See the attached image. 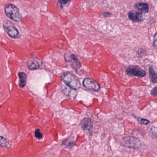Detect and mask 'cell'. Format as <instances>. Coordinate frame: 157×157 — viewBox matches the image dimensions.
<instances>
[{
  "label": "cell",
  "mask_w": 157,
  "mask_h": 157,
  "mask_svg": "<svg viewBox=\"0 0 157 157\" xmlns=\"http://www.w3.org/2000/svg\"><path fill=\"white\" fill-rule=\"evenodd\" d=\"M62 80L70 88L73 90L79 89L81 84L79 79L73 74L69 72H65L62 75Z\"/></svg>",
  "instance_id": "1"
},
{
  "label": "cell",
  "mask_w": 157,
  "mask_h": 157,
  "mask_svg": "<svg viewBox=\"0 0 157 157\" xmlns=\"http://www.w3.org/2000/svg\"><path fill=\"white\" fill-rule=\"evenodd\" d=\"M4 9L6 15L9 19L17 22L21 20L22 16L15 5L12 4H8L5 7Z\"/></svg>",
  "instance_id": "2"
},
{
  "label": "cell",
  "mask_w": 157,
  "mask_h": 157,
  "mask_svg": "<svg viewBox=\"0 0 157 157\" xmlns=\"http://www.w3.org/2000/svg\"><path fill=\"white\" fill-rule=\"evenodd\" d=\"M121 144L124 147L131 149H137L142 146L139 139L132 136L124 137L122 140Z\"/></svg>",
  "instance_id": "3"
},
{
  "label": "cell",
  "mask_w": 157,
  "mask_h": 157,
  "mask_svg": "<svg viewBox=\"0 0 157 157\" xmlns=\"http://www.w3.org/2000/svg\"><path fill=\"white\" fill-rule=\"evenodd\" d=\"M3 28L7 34L12 38H18L20 36L19 31L16 28L13 23L9 20H5L3 22Z\"/></svg>",
  "instance_id": "4"
},
{
  "label": "cell",
  "mask_w": 157,
  "mask_h": 157,
  "mask_svg": "<svg viewBox=\"0 0 157 157\" xmlns=\"http://www.w3.org/2000/svg\"><path fill=\"white\" fill-rule=\"evenodd\" d=\"M125 73L128 76L139 78H142L146 76V71L138 66H129L126 69Z\"/></svg>",
  "instance_id": "5"
},
{
  "label": "cell",
  "mask_w": 157,
  "mask_h": 157,
  "mask_svg": "<svg viewBox=\"0 0 157 157\" xmlns=\"http://www.w3.org/2000/svg\"><path fill=\"white\" fill-rule=\"evenodd\" d=\"M84 87L86 88L92 90L93 91L97 92L99 91L100 89V85L95 80L92 78H85L82 82Z\"/></svg>",
  "instance_id": "6"
},
{
  "label": "cell",
  "mask_w": 157,
  "mask_h": 157,
  "mask_svg": "<svg viewBox=\"0 0 157 157\" xmlns=\"http://www.w3.org/2000/svg\"><path fill=\"white\" fill-rule=\"evenodd\" d=\"M129 18L133 22H141L143 20L142 13L139 11L131 10L128 13Z\"/></svg>",
  "instance_id": "7"
},
{
  "label": "cell",
  "mask_w": 157,
  "mask_h": 157,
  "mask_svg": "<svg viewBox=\"0 0 157 157\" xmlns=\"http://www.w3.org/2000/svg\"><path fill=\"white\" fill-rule=\"evenodd\" d=\"M42 64L41 59L37 58L29 59L27 62V66L28 69L30 70H35L40 67Z\"/></svg>",
  "instance_id": "8"
},
{
  "label": "cell",
  "mask_w": 157,
  "mask_h": 157,
  "mask_svg": "<svg viewBox=\"0 0 157 157\" xmlns=\"http://www.w3.org/2000/svg\"><path fill=\"white\" fill-rule=\"evenodd\" d=\"M81 123L84 130L91 134L93 130V123L91 120L89 118H85L82 120Z\"/></svg>",
  "instance_id": "9"
},
{
  "label": "cell",
  "mask_w": 157,
  "mask_h": 157,
  "mask_svg": "<svg viewBox=\"0 0 157 157\" xmlns=\"http://www.w3.org/2000/svg\"><path fill=\"white\" fill-rule=\"evenodd\" d=\"M135 7L138 11L142 14H147L149 12V5L146 2H137Z\"/></svg>",
  "instance_id": "10"
},
{
  "label": "cell",
  "mask_w": 157,
  "mask_h": 157,
  "mask_svg": "<svg viewBox=\"0 0 157 157\" xmlns=\"http://www.w3.org/2000/svg\"><path fill=\"white\" fill-rule=\"evenodd\" d=\"M68 62H70L71 67H73L76 70L80 68L81 66L78 58L74 55H71L70 56Z\"/></svg>",
  "instance_id": "11"
},
{
  "label": "cell",
  "mask_w": 157,
  "mask_h": 157,
  "mask_svg": "<svg viewBox=\"0 0 157 157\" xmlns=\"http://www.w3.org/2000/svg\"><path fill=\"white\" fill-rule=\"evenodd\" d=\"M149 76L151 81L153 84H157V73L152 66L149 68Z\"/></svg>",
  "instance_id": "12"
},
{
  "label": "cell",
  "mask_w": 157,
  "mask_h": 157,
  "mask_svg": "<svg viewBox=\"0 0 157 157\" xmlns=\"http://www.w3.org/2000/svg\"><path fill=\"white\" fill-rule=\"evenodd\" d=\"M18 76L19 77V86L21 88H24L26 86L27 81V75L24 72H21L18 73Z\"/></svg>",
  "instance_id": "13"
},
{
  "label": "cell",
  "mask_w": 157,
  "mask_h": 157,
  "mask_svg": "<svg viewBox=\"0 0 157 157\" xmlns=\"http://www.w3.org/2000/svg\"><path fill=\"white\" fill-rule=\"evenodd\" d=\"M63 90L64 93H65L68 96L75 97L77 95V93L76 90H73L70 88H68L67 87H66V88H65V89H64Z\"/></svg>",
  "instance_id": "14"
},
{
  "label": "cell",
  "mask_w": 157,
  "mask_h": 157,
  "mask_svg": "<svg viewBox=\"0 0 157 157\" xmlns=\"http://www.w3.org/2000/svg\"><path fill=\"white\" fill-rule=\"evenodd\" d=\"M149 133L151 137L155 138L157 137V128L154 126H151L149 130Z\"/></svg>",
  "instance_id": "15"
},
{
  "label": "cell",
  "mask_w": 157,
  "mask_h": 157,
  "mask_svg": "<svg viewBox=\"0 0 157 157\" xmlns=\"http://www.w3.org/2000/svg\"><path fill=\"white\" fill-rule=\"evenodd\" d=\"M0 143H1V145L2 147H5L7 146L8 145V142H7V140H6V139L4 137H2V136H1V139H0Z\"/></svg>",
  "instance_id": "16"
},
{
  "label": "cell",
  "mask_w": 157,
  "mask_h": 157,
  "mask_svg": "<svg viewBox=\"0 0 157 157\" xmlns=\"http://www.w3.org/2000/svg\"><path fill=\"white\" fill-rule=\"evenodd\" d=\"M35 136L38 139H41L42 138V134L39 129H37L36 130L35 133Z\"/></svg>",
  "instance_id": "17"
},
{
  "label": "cell",
  "mask_w": 157,
  "mask_h": 157,
  "mask_svg": "<svg viewBox=\"0 0 157 157\" xmlns=\"http://www.w3.org/2000/svg\"><path fill=\"white\" fill-rule=\"evenodd\" d=\"M153 46L157 49V32L154 35L153 38Z\"/></svg>",
  "instance_id": "18"
},
{
  "label": "cell",
  "mask_w": 157,
  "mask_h": 157,
  "mask_svg": "<svg viewBox=\"0 0 157 157\" xmlns=\"http://www.w3.org/2000/svg\"><path fill=\"white\" fill-rule=\"evenodd\" d=\"M151 95L154 96H157V86L154 87L151 91Z\"/></svg>",
  "instance_id": "19"
},
{
  "label": "cell",
  "mask_w": 157,
  "mask_h": 157,
  "mask_svg": "<svg viewBox=\"0 0 157 157\" xmlns=\"http://www.w3.org/2000/svg\"><path fill=\"white\" fill-rule=\"evenodd\" d=\"M140 123L143 125H147L150 123V121L147 119H144V118H140Z\"/></svg>",
  "instance_id": "20"
},
{
  "label": "cell",
  "mask_w": 157,
  "mask_h": 157,
  "mask_svg": "<svg viewBox=\"0 0 157 157\" xmlns=\"http://www.w3.org/2000/svg\"><path fill=\"white\" fill-rule=\"evenodd\" d=\"M102 16L105 18H109L112 16V14L109 12H105L102 14Z\"/></svg>",
  "instance_id": "21"
}]
</instances>
